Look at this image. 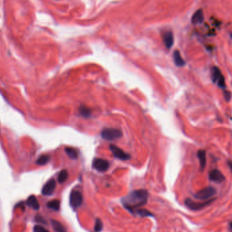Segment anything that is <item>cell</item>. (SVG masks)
<instances>
[{"label":"cell","mask_w":232,"mask_h":232,"mask_svg":"<svg viewBox=\"0 0 232 232\" xmlns=\"http://www.w3.org/2000/svg\"><path fill=\"white\" fill-rule=\"evenodd\" d=\"M110 150L112 152L113 155L115 156L116 158L120 159L121 160H128L130 159V155L128 154L125 153L124 151L116 145H111L109 147Z\"/></svg>","instance_id":"8992f818"},{"label":"cell","mask_w":232,"mask_h":232,"mask_svg":"<svg viewBox=\"0 0 232 232\" xmlns=\"http://www.w3.org/2000/svg\"><path fill=\"white\" fill-rule=\"evenodd\" d=\"M216 193V189L213 187L209 186L201 189L199 192H197L194 197L196 199L200 200H208L209 198L213 197Z\"/></svg>","instance_id":"277c9868"},{"label":"cell","mask_w":232,"mask_h":232,"mask_svg":"<svg viewBox=\"0 0 232 232\" xmlns=\"http://www.w3.org/2000/svg\"><path fill=\"white\" fill-rule=\"evenodd\" d=\"M148 196L149 193L145 189H138L132 192L122 198L121 202L126 209L134 213L138 208L147 203Z\"/></svg>","instance_id":"6da1fadb"},{"label":"cell","mask_w":232,"mask_h":232,"mask_svg":"<svg viewBox=\"0 0 232 232\" xmlns=\"http://www.w3.org/2000/svg\"><path fill=\"white\" fill-rule=\"evenodd\" d=\"M217 82H218L219 86L220 87V88H225L226 87L225 78H224V76H223V75H221V76H220V78H219Z\"/></svg>","instance_id":"cb8c5ba5"},{"label":"cell","mask_w":232,"mask_h":232,"mask_svg":"<svg viewBox=\"0 0 232 232\" xmlns=\"http://www.w3.org/2000/svg\"><path fill=\"white\" fill-rule=\"evenodd\" d=\"M50 157L48 155H43L37 159L36 163L40 166H43L47 164L50 161Z\"/></svg>","instance_id":"44dd1931"},{"label":"cell","mask_w":232,"mask_h":232,"mask_svg":"<svg viewBox=\"0 0 232 232\" xmlns=\"http://www.w3.org/2000/svg\"><path fill=\"white\" fill-rule=\"evenodd\" d=\"M68 178V172L66 170H63L59 172L58 176V181L59 183H62L66 181Z\"/></svg>","instance_id":"ffe728a7"},{"label":"cell","mask_w":232,"mask_h":232,"mask_svg":"<svg viewBox=\"0 0 232 232\" xmlns=\"http://www.w3.org/2000/svg\"><path fill=\"white\" fill-rule=\"evenodd\" d=\"M103 229V223L100 219H97L94 225V230L96 232H100Z\"/></svg>","instance_id":"603a6c76"},{"label":"cell","mask_w":232,"mask_h":232,"mask_svg":"<svg viewBox=\"0 0 232 232\" xmlns=\"http://www.w3.org/2000/svg\"><path fill=\"white\" fill-rule=\"evenodd\" d=\"M204 19V16L203 11H202V10H198L193 14L192 18V23L193 24H200L203 22Z\"/></svg>","instance_id":"8fae6325"},{"label":"cell","mask_w":232,"mask_h":232,"mask_svg":"<svg viewBox=\"0 0 232 232\" xmlns=\"http://www.w3.org/2000/svg\"><path fill=\"white\" fill-rule=\"evenodd\" d=\"M121 137V130L117 128H105L101 132V137L107 141H114Z\"/></svg>","instance_id":"7a4b0ae2"},{"label":"cell","mask_w":232,"mask_h":232,"mask_svg":"<svg viewBox=\"0 0 232 232\" xmlns=\"http://www.w3.org/2000/svg\"><path fill=\"white\" fill-rule=\"evenodd\" d=\"M163 41L168 49L172 48L174 44V36L172 31H166L163 35Z\"/></svg>","instance_id":"30bf717a"},{"label":"cell","mask_w":232,"mask_h":232,"mask_svg":"<svg viewBox=\"0 0 232 232\" xmlns=\"http://www.w3.org/2000/svg\"><path fill=\"white\" fill-rule=\"evenodd\" d=\"M83 202L82 193L78 191H73L69 196V204L73 208L75 209L79 207Z\"/></svg>","instance_id":"5b68a950"},{"label":"cell","mask_w":232,"mask_h":232,"mask_svg":"<svg viewBox=\"0 0 232 232\" xmlns=\"http://www.w3.org/2000/svg\"><path fill=\"white\" fill-rule=\"evenodd\" d=\"M228 165H229V167L230 170H231V171L232 172V162L231 161H229L228 162Z\"/></svg>","instance_id":"83f0119b"},{"label":"cell","mask_w":232,"mask_h":232,"mask_svg":"<svg viewBox=\"0 0 232 232\" xmlns=\"http://www.w3.org/2000/svg\"><path fill=\"white\" fill-rule=\"evenodd\" d=\"M93 168L99 172H105L109 168V162L106 159L96 158L92 163Z\"/></svg>","instance_id":"52a82bcc"},{"label":"cell","mask_w":232,"mask_h":232,"mask_svg":"<svg viewBox=\"0 0 232 232\" xmlns=\"http://www.w3.org/2000/svg\"><path fill=\"white\" fill-rule=\"evenodd\" d=\"M33 231H34V232H50L48 229H46V228H44V227L39 225H37L34 226Z\"/></svg>","instance_id":"d4e9b609"},{"label":"cell","mask_w":232,"mask_h":232,"mask_svg":"<svg viewBox=\"0 0 232 232\" xmlns=\"http://www.w3.org/2000/svg\"><path fill=\"white\" fill-rule=\"evenodd\" d=\"M79 112L80 113V115L83 116L84 117H90L92 114L91 109L86 106H84V105L79 107Z\"/></svg>","instance_id":"e0dca14e"},{"label":"cell","mask_w":232,"mask_h":232,"mask_svg":"<svg viewBox=\"0 0 232 232\" xmlns=\"http://www.w3.org/2000/svg\"><path fill=\"white\" fill-rule=\"evenodd\" d=\"M231 39H232V33L231 34Z\"/></svg>","instance_id":"f546056e"},{"label":"cell","mask_w":232,"mask_h":232,"mask_svg":"<svg viewBox=\"0 0 232 232\" xmlns=\"http://www.w3.org/2000/svg\"><path fill=\"white\" fill-rule=\"evenodd\" d=\"M65 151L67 154V155L71 159H77L78 156V152L77 149H75L73 147H66Z\"/></svg>","instance_id":"d6986e66"},{"label":"cell","mask_w":232,"mask_h":232,"mask_svg":"<svg viewBox=\"0 0 232 232\" xmlns=\"http://www.w3.org/2000/svg\"><path fill=\"white\" fill-rule=\"evenodd\" d=\"M221 75V70L217 67H213L211 70V79L213 82H217Z\"/></svg>","instance_id":"2e32d148"},{"label":"cell","mask_w":232,"mask_h":232,"mask_svg":"<svg viewBox=\"0 0 232 232\" xmlns=\"http://www.w3.org/2000/svg\"><path fill=\"white\" fill-rule=\"evenodd\" d=\"M138 215L141 217H152L153 214L151 213L149 210L146 209H137L135 210V212Z\"/></svg>","instance_id":"7402d4cb"},{"label":"cell","mask_w":232,"mask_h":232,"mask_svg":"<svg viewBox=\"0 0 232 232\" xmlns=\"http://www.w3.org/2000/svg\"><path fill=\"white\" fill-rule=\"evenodd\" d=\"M51 224L52 225V227L54 230L57 232H67V229L65 227L63 226L62 223H61L59 221L57 220H51Z\"/></svg>","instance_id":"9a60e30c"},{"label":"cell","mask_w":232,"mask_h":232,"mask_svg":"<svg viewBox=\"0 0 232 232\" xmlns=\"http://www.w3.org/2000/svg\"><path fill=\"white\" fill-rule=\"evenodd\" d=\"M197 157L200 161V169L202 171H203L206 167V151L204 150H200L197 153Z\"/></svg>","instance_id":"4fadbf2b"},{"label":"cell","mask_w":232,"mask_h":232,"mask_svg":"<svg viewBox=\"0 0 232 232\" xmlns=\"http://www.w3.org/2000/svg\"><path fill=\"white\" fill-rule=\"evenodd\" d=\"M229 229H230L231 231H232V221L229 223Z\"/></svg>","instance_id":"f1b7e54d"},{"label":"cell","mask_w":232,"mask_h":232,"mask_svg":"<svg viewBox=\"0 0 232 232\" xmlns=\"http://www.w3.org/2000/svg\"><path fill=\"white\" fill-rule=\"evenodd\" d=\"M209 179L215 183H222L225 179V176L217 169H214L209 172Z\"/></svg>","instance_id":"9c48e42d"},{"label":"cell","mask_w":232,"mask_h":232,"mask_svg":"<svg viewBox=\"0 0 232 232\" xmlns=\"http://www.w3.org/2000/svg\"><path fill=\"white\" fill-rule=\"evenodd\" d=\"M214 200L215 199H211L202 202H196L193 201L192 199L187 198L185 201V204L188 208L192 210H199L205 208L206 206L210 205Z\"/></svg>","instance_id":"3957f363"},{"label":"cell","mask_w":232,"mask_h":232,"mask_svg":"<svg viewBox=\"0 0 232 232\" xmlns=\"http://www.w3.org/2000/svg\"><path fill=\"white\" fill-rule=\"evenodd\" d=\"M27 204L29 207L32 208L35 210H38L40 209V204L35 196L32 195L27 198Z\"/></svg>","instance_id":"7c38bea8"},{"label":"cell","mask_w":232,"mask_h":232,"mask_svg":"<svg viewBox=\"0 0 232 232\" xmlns=\"http://www.w3.org/2000/svg\"><path fill=\"white\" fill-rule=\"evenodd\" d=\"M60 204L61 202L58 200H54L52 201H50L47 203V207L50 209H52L55 210V211H58L60 209Z\"/></svg>","instance_id":"ac0fdd59"},{"label":"cell","mask_w":232,"mask_h":232,"mask_svg":"<svg viewBox=\"0 0 232 232\" xmlns=\"http://www.w3.org/2000/svg\"><path fill=\"white\" fill-rule=\"evenodd\" d=\"M56 188V181L54 179H50L46 183L44 186L42 188L41 193L44 196H51L52 194L54 193V190Z\"/></svg>","instance_id":"ba28073f"},{"label":"cell","mask_w":232,"mask_h":232,"mask_svg":"<svg viewBox=\"0 0 232 232\" xmlns=\"http://www.w3.org/2000/svg\"><path fill=\"white\" fill-rule=\"evenodd\" d=\"M173 58L175 65L177 67H183L185 65V62L181 57V54L178 50H176L173 53Z\"/></svg>","instance_id":"5bb4252c"},{"label":"cell","mask_w":232,"mask_h":232,"mask_svg":"<svg viewBox=\"0 0 232 232\" xmlns=\"http://www.w3.org/2000/svg\"><path fill=\"white\" fill-rule=\"evenodd\" d=\"M224 96H225V100H227V101H229L230 100V99H231V93H230L229 92L225 91V92H224Z\"/></svg>","instance_id":"484cf974"},{"label":"cell","mask_w":232,"mask_h":232,"mask_svg":"<svg viewBox=\"0 0 232 232\" xmlns=\"http://www.w3.org/2000/svg\"><path fill=\"white\" fill-rule=\"evenodd\" d=\"M35 219H36V221H37V222L44 223V224H46V221L44 220V219L43 218H42V217H40V216H37Z\"/></svg>","instance_id":"4316f807"}]
</instances>
